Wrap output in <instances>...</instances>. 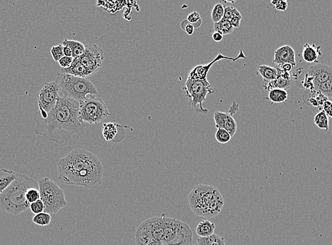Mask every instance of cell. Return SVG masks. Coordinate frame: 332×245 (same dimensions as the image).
<instances>
[{
  "label": "cell",
  "mask_w": 332,
  "mask_h": 245,
  "mask_svg": "<svg viewBox=\"0 0 332 245\" xmlns=\"http://www.w3.org/2000/svg\"><path fill=\"white\" fill-rule=\"evenodd\" d=\"M80 104L74 99L60 97L53 109L43 118L35 112V134L57 144L69 142L71 136L84 129V122L79 118Z\"/></svg>",
  "instance_id": "1"
},
{
  "label": "cell",
  "mask_w": 332,
  "mask_h": 245,
  "mask_svg": "<svg viewBox=\"0 0 332 245\" xmlns=\"http://www.w3.org/2000/svg\"><path fill=\"white\" fill-rule=\"evenodd\" d=\"M59 180L69 185L94 188L103 181L104 167L94 153L76 148L62 158L57 165Z\"/></svg>",
  "instance_id": "2"
},
{
  "label": "cell",
  "mask_w": 332,
  "mask_h": 245,
  "mask_svg": "<svg viewBox=\"0 0 332 245\" xmlns=\"http://www.w3.org/2000/svg\"><path fill=\"white\" fill-rule=\"evenodd\" d=\"M188 203L195 215L212 218L221 213L225 201L221 192L216 187L208 184H198L191 191Z\"/></svg>",
  "instance_id": "3"
},
{
  "label": "cell",
  "mask_w": 332,
  "mask_h": 245,
  "mask_svg": "<svg viewBox=\"0 0 332 245\" xmlns=\"http://www.w3.org/2000/svg\"><path fill=\"white\" fill-rule=\"evenodd\" d=\"M37 187L38 184L35 180L26 175L18 174L17 179L8 188L0 194V209L15 215L26 212L30 208V204L26 199V192L29 189Z\"/></svg>",
  "instance_id": "4"
},
{
  "label": "cell",
  "mask_w": 332,
  "mask_h": 245,
  "mask_svg": "<svg viewBox=\"0 0 332 245\" xmlns=\"http://www.w3.org/2000/svg\"><path fill=\"white\" fill-rule=\"evenodd\" d=\"M55 82L58 84L63 97L80 102L87 98V96H97V88L88 78L74 77L59 73Z\"/></svg>",
  "instance_id": "5"
},
{
  "label": "cell",
  "mask_w": 332,
  "mask_h": 245,
  "mask_svg": "<svg viewBox=\"0 0 332 245\" xmlns=\"http://www.w3.org/2000/svg\"><path fill=\"white\" fill-rule=\"evenodd\" d=\"M40 199L45 205V212L57 214L67 205L65 192L57 183L49 178H42L38 181Z\"/></svg>",
  "instance_id": "6"
},
{
  "label": "cell",
  "mask_w": 332,
  "mask_h": 245,
  "mask_svg": "<svg viewBox=\"0 0 332 245\" xmlns=\"http://www.w3.org/2000/svg\"><path fill=\"white\" fill-rule=\"evenodd\" d=\"M164 215V236L162 245H191L192 244L193 232L190 226L173 218Z\"/></svg>",
  "instance_id": "7"
},
{
  "label": "cell",
  "mask_w": 332,
  "mask_h": 245,
  "mask_svg": "<svg viewBox=\"0 0 332 245\" xmlns=\"http://www.w3.org/2000/svg\"><path fill=\"white\" fill-rule=\"evenodd\" d=\"M79 118L90 125H97L110 115L106 104L101 98L90 96L89 98L79 102Z\"/></svg>",
  "instance_id": "8"
},
{
  "label": "cell",
  "mask_w": 332,
  "mask_h": 245,
  "mask_svg": "<svg viewBox=\"0 0 332 245\" xmlns=\"http://www.w3.org/2000/svg\"><path fill=\"white\" fill-rule=\"evenodd\" d=\"M183 90L189 98V104L197 113L207 114L209 111L203 108V103L205 101L208 95L214 94V89L207 79L206 80H193L187 77L185 86Z\"/></svg>",
  "instance_id": "9"
},
{
  "label": "cell",
  "mask_w": 332,
  "mask_h": 245,
  "mask_svg": "<svg viewBox=\"0 0 332 245\" xmlns=\"http://www.w3.org/2000/svg\"><path fill=\"white\" fill-rule=\"evenodd\" d=\"M60 89L55 82L46 83L40 90L38 96V104L39 110L36 112L40 117L45 118L57 103Z\"/></svg>",
  "instance_id": "10"
},
{
  "label": "cell",
  "mask_w": 332,
  "mask_h": 245,
  "mask_svg": "<svg viewBox=\"0 0 332 245\" xmlns=\"http://www.w3.org/2000/svg\"><path fill=\"white\" fill-rule=\"evenodd\" d=\"M78 58L81 63L92 76L103 66L104 52L96 44H88L85 46V51L83 55Z\"/></svg>",
  "instance_id": "11"
},
{
  "label": "cell",
  "mask_w": 332,
  "mask_h": 245,
  "mask_svg": "<svg viewBox=\"0 0 332 245\" xmlns=\"http://www.w3.org/2000/svg\"><path fill=\"white\" fill-rule=\"evenodd\" d=\"M308 77L313 79V88L332 79V66L324 63H316L309 67L305 71Z\"/></svg>",
  "instance_id": "12"
},
{
  "label": "cell",
  "mask_w": 332,
  "mask_h": 245,
  "mask_svg": "<svg viewBox=\"0 0 332 245\" xmlns=\"http://www.w3.org/2000/svg\"><path fill=\"white\" fill-rule=\"evenodd\" d=\"M214 122H215L216 129H224L233 136L237 131V125L235 119L232 117V114L223 112L216 111L214 115Z\"/></svg>",
  "instance_id": "13"
},
{
  "label": "cell",
  "mask_w": 332,
  "mask_h": 245,
  "mask_svg": "<svg viewBox=\"0 0 332 245\" xmlns=\"http://www.w3.org/2000/svg\"><path fill=\"white\" fill-rule=\"evenodd\" d=\"M136 245H159L153 237L149 220L142 222L135 233Z\"/></svg>",
  "instance_id": "14"
},
{
  "label": "cell",
  "mask_w": 332,
  "mask_h": 245,
  "mask_svg": "<svg viewBox=\"0 0 332 245\" xmlns=\"http://www.w3.org/2000/svg\"><path fill=\"white\" fill-rule=\"evenodd\" d=\"M274 63L277 65L278 66L287 63L291 64L293 66H296V52L294 49L288 45L278 48L274 52Z\"/></svg>",
  "instance_id": "15"
},
{
  "label": "cell",
  "mask_w": 332,
  "mask_h": 245,
  "mask_svg": "<svg viewBox=\"0 0 332 245\" xmlns=\"http://www.w3.org/2000/svg\"><path fill=\"white\" fill-rule=\"evenodd\" d=\"M239 57L236 59L229 58L228 57H225V56L222 55L221 54H218V56L216 57L215 59L208 65H198V66H195L193 69H192L190 71L188 74L189 78L193 79V80H206L207 79L208 72H209V69L212 67V65L214 63H216V62L219 61V60H223V59H226V60H231L232 61H235L237 60Z\"/></svg>",
  "instance_id": "16"
},
{
  "label": "cell",
  "mask_w": 332,
  "mask_h": 245,
  "mask_svg": "<svg viewBox=\"0 0 332 245\" xmlns=\"http://www.w3.org/2000/svg\"><path fill=\"white\" fill-rule=\"evenodd\" d=\"M60 73L82 78H88L91 76L86 67L79 61V58H74L71 66L66 69H61Z\"/></svg>",
  "instance_id": "17"
},
{
  "label": "cell",
  "mask_w": 332,
  "mask_h": 245,
  "mask_svg": "<svg viewBox=\"0 0 332 245\" xmlns=\"http://www.w3.org/2000/svg\"><path fill=\"white\" fill-rule=\"evenodd\" d=\"M322 46H316L315 45H310L305 43L302 48V58L308 63H317V58L322 55L320 49Z\"/></svg>",
  "instance_id": "18"
},
{
  "label": "cell",
  "mask_w": 332,
  "mask_h": 245,
  "mask_svg": "<svg viewBox=\"0 0 332 245\" xmlns=\"http://www.w3.org/2000/svg\"><path fill=\"white\" fill-rule=\"evenodd\" d=\"M18 177V173L8 169H0V194L8 188Z\"/></svg>",
  "instance_id": "19"
},
{
  "label": "cell",
  "mask_w": 332,
  "mask_h": 245,
  "mask_svg": "<svg viewBox=\"0 0 332 245\" xmlns=\"http://www.w3.org/2000/svg\"><path fill=\"white\" fill-rule=\"evenodd\" d=\"M216 225L212 222L204 220L199 223L196 229V233L199 237H206L211 236L214 234Z\"/></svg>",
  "instance_id": "20"
},
{
  "label": "cell",
  "mask_w": 332,
  "mask_h": 245,
  "mask_svg": "<svg viewBox=\"0 0 332 245\" xmlns=\"http://www.w3.org/2000/svg\"><path fill=\"white\" fill-rule=\"evenodd\" d=\"M62 45L70 48L72 52V57L74 59L78 58L83 55L85 51V45L77 40L65 39Z\"/></svg>",
  "instance_id": "21"
},
{
  "label": "cell",
  "mask_w": 332,
  "mask_h": 245,
  "mask_svg": "<svg viewBox=\"0 0 332 245\" xmlns=\"http://www.w3.org/2000/svg\"><path fill=\"white\" fill-rule=\"evenodd\" d=\"M293 85H294L293 79H291V80H287V79L283 78V77L277 75V78L275 80L269 82V85H268L267 91H271V90L274 89V88H279V89H283L286 91V89L292 88Z\"/></svg>",
  "instance_id": "22"
},
{
  "label": "cell",
  "mask_w": 332,
  "mask_h": 245,
  "mask_svg": "<svg viewBox=\"0 0 332 245\" xmlns=\"http://www.w3.org/2000/svg\"><path fill=\"white\" fill-rule=\"evenodd\" d=\"M258 72L262 76L265 82H273L277 78L278 72L277 68L267 65H262L258 66Z\"/></svg>",
  "instance_id": "23"
},
{
  "label": "cell",
  "mask_w": 332,
  "mask_h": 245,
  "mask_svg": "<svg viewBox=\"0 0 332 245\" xmlns=\"http://www.w3.org/2000/svg\"><path fill=\"white\" fill-rule=\"evenodd\" d=\"M198 245H226L224 237L217 234H213L209 237H198L197 240Z\"/></svg>",
  "instance_id": "24"
},
{
  "label": "cell",
  "mask_w": 332,
  "mask_h": 245,
  "mask_svg": "<svg viewBox=\"0 0 332 245\" xmlns=\"http://www.w3.org/2000/svg\"><path fill=\"white\" fill-rule=\"evenodd\" d=\"M267 98L271 100L272 103H284L288 98V93L285 90L274 88V89L269 91Z\"/></svg>",
  "instance_id": "25"
},
{
  "label": "cell",
  "mask_w": 332,
  "mask_h": 245,
  "mask_svg": "<svg viewBox=\"0 0 332 245\" xmlns=\"http://www.w3.org/2000/svg\"><path fill=\"white\" fill-rule=\"evenodd\" d=\"M118 127L119 125H117V124L112 123V122L103 124L102 133H103V137L105 138L107 142H113L114 140L117 133V127Z\"/></svg>",
  "instance_id": "26"
},
{
  "label": "cell",
  "mask_w": 332,
  "mask_h": 245,
  "mask_svg": "<svg viewBox=\"0 0 332 245\" xmlns=\"http://www.w3.org/2000/svg\"><path fill=\"white\" fill-rule=\"evenodd\" d=\"M314 123L316 126L319 127L321 130H324L326 131L329 130V118L324 111H322L318 113L315 116Z\"/></svg>",
  "instance_id": "27"
},
{
  "label": "cell",
  "mask_w": 332,
  "mask_h": 245,
  "mask_svg": "<svg viewBox=\"0 0 332 245\" xmlns=\"http://www.w3.org/2000/svg\"><path fill=\"white\" fill-rule=\"evenodd\" d=\"M315 91L327 98H332V79L314 87Z\"/></svg>",
  "instance_id": "28"
},
{
  "label": "cell",
  "mask_w": 332,
  "mask_h": 245,
  "mask_svg": "<svg viewBox=\"0 0 332 245\" xmlns=\"http://www.w3.org/2000/svg\"><path fill=\"white\" fill-rule=\"evenodd\" d=\"M51 221H52V216L50 214L45 212L36 214L33 218V222L39 226H47L51 223Z\"/></svg>",
  "instance_id": "29"
},
{
  "label": "cell",
  "mask_w": 332,
  "mask_h": 245,
  "mask_svg": "<svg viewBox=\"0 0 332 245\" xmlns=\"http://www.w3.org/2000/svg\"><path fill=\"white\" fill-rule=\"evenodd\" d=\"M225 6L218 3L214 6L212 12V19L214 24L220 22L224 16Z\"/></svg>",
  "instance_id": "30"
},
{
  "label": "cell",
  "mask_w": 332,
  "mask_h": 245,
  "mask_svg": "<svg viewBox=\"0 0 332 245\" xmlns=\"http://www.w3.org/2000/svg\"><path fill=\"white\" fill-rule=\"evenodd\" d=\"M216 140L219 144H227L231 141L232 136L224 129H217L215 134Z\"/></svg>",
  "instance_id": "31"
},
{
  "label": "cell",
  "mask_w": 332,
  "mask_h": 245,
  "mask_svg": "<svg viewBox=\"0 0 332 245\" xmlns=\"http://www.w3.org/2000/svg\"><path fill=\"white\" fill-rule=\"evenodd\" d=\"M26 197L29 204L35 202V201L40 199L39 190L35 188V187L29 189L26 192Z\"/></svg>",
  "instance_id": "32"
},
{
  "label": "cell",
  "mask_w": 332,
  "mask_h": 245,
  "mask_svg": "<svg viewBox=\"0 0 332 245\" xmlns=\"http://www.w3.org/2000/svg\"><path fill=\"white\" fill-rule=\"evenodd\" d=\"M219 23L220 26H221L222 35H229V34H231L233 32L235 28L232 26V24H231V23L230 22L229 20L223 18Z\"/></svg>",
  "instance_id": "33"
},
{
  "label": "cell",
  "mask_w": 332,
  "mask_h": 245,
  "mask_svg": "<svg viewBox=\"0 0 332 245\" xmlns=\"http://www.w3.org/2000/svg\"><path fill=\"white\" fill-rule=\"evenodd\" d=\"M64 46L62 44L57 45L53 46L50 49V53L55 62L58 63L59 60L64 57L63 53Z\"/></svg>",
  "instance_id": "34"
},
{
  "label": "cell",
  "mask_w": 332,
  "mask_h": 245,
  "mask_svg": "<svg viewBox=\"0 0 332 245\" xmlns=\"http://www.w3.org/2000/svg\"><path fill=\"white\" fill-rule=\"evenodd\" d=\"M187 20L188 21L189 23H190L191 24L193 25L195 29L199 27V26L201 25V22H202V21H201V16H200L199 14L197 12H192L190 15H189L188 16H187Z\"/></svg>",
  "instance_id": "35"
},
{
  "label": "cell",
  "mask_w": 332,
  "mask_h": 245,
  "mask_svg": "<svg viewBox=\"0 0 332 245\" xmlns=\"http://www.w3.org/2000/svg\"><path fill=\"white\" fill-rule=\"evenodd\" d=\"M242 18H243V16H242L240 12L236 8H234L233 13H232V16L230 18L229 21L234 28H239Z\"/></svg>",
  "instance_id": "36"
},
{
  "label": "cell",
  "mask_w": 332,
  "mask_h": 245,
  "mask_svg": "<svg viewBox=\"0 0 332 245\" xmlns=\"http://www.w3.org/2000/svg\"><path fill=\"white\" fill-rule=\"evenodd\" d=\"M33 213L36 214L43 213L45 212V205L41 199L38 200L35 202L30 204V208Z\"/></svg>",
  "instance_id": "37"
},
{
  "label": "cell",
  "mask_w": 332,
  "mask_h": 245,
  "mask_svg": "<svg viewBox=\"0 0 332 245\" xmlns=\"http://www.w3.org/2000/svg\"><path fill=\"white\" fill-rule=\"evenodd\" d=\"M73 61H74V58L72 57L64 56L59 60L58 63L60 66H61L62 69H66V68H69L71 66Z\"/></svg>",
  "instance_id": "38"
},
{
  "label": "cell",
  "mask_w": 332,
  "mask_h": 245,
  "mask_svg": "<svg viewBox=\"0 0 332 245\" xmlns=\"http://www.w3.org/2000/svg\"><path fill=\"white\" fill-rule=\"evenodd\" d=\"M271 3L277 10L281 11V12H284L288 8V2L284 0H276V1H271Z\"/></svg>",
  "instance_id": "39"
},
{
  "label": "cell",
  "mask_w": 332,
  "mask_h": 245,
  "mask_svg": "<svg viewBox=\"0 0 332 245\" xmlns=\"http://www.w3.org/2000/svg\"><path fill=\"white\" fill-rule=\"evenodd\" d=\"M181 28L189 35H192L195 32V27H194L193 25L189 23L187 20H184L183 21L182 24H181Z\"/></svg>",
  "instance_id": "40"
},
{
  "label": "cell",
  "mask_w": 332,
  "mask_h": 245,
  "mask_svg": "<svg viewBox=\"0 0 332 245\" xmlns=\"http://www.w3.org/2000/svg\"><path fill=\"white\" fill-rule=\"evenodd\" d=\"M323 111L327 114V116L332 118V102L330 100H326L323 104Z\"/></svg>",
  "instance_id": "41"
},
{
  "label": "cell",
  "mask_w": 332,
  "mask_h": 245,
  "mask_svg": "<svg viewBox=\"0 0 332 245\" xmlns=\"http://www.w3.org/2000/svg\"><path fill=\"white\" fill-rule=\"evenodd\" d=\"M234 8L233 7H231V6H227V7H225V12H224V16L223 18L226 20H230V18L232 16V13H233Z\"/></svg>",
  "instance_id": "42"
},
{
  "label": "cell",
  "mask_w": 332,
  "mask_h": 245,
  "mask_svg": "<svg viewBox=\"0 0 332 245\" xmlns=\"http://www.w3.org/2000/svg\"><path fill=\"white\" fill-rule=\"evenodd\" d=\"M278 67H279V69H282V70L286 71V72H290V71L292 70L294 66H293L292 65H291V64L287 63L282 65V66H278Z\"/></svg>",
  "instance_id": "43"
},
{
  "label": "cell",
  "mask_w": 332,
  "mask_h": 245,
  "mask_svg": "<svg viewBox=\"0 0 332 245\" xmlns=\"http://www.w3.org/2000/svg\"><path fill=\"white\" fill-rule=\"evenodd\" d=\"M223 35H222L221 33H217V32H214L213 34H212V38H213V40L215 42H221L222 40H223Z\"/></svg>",
  "instance_id": "44"
},
{
  "label": "cell",
  "mask_w": 332,
  "mask_h": 245,
  "mask_svg": "<svg viewBox=\"0 0 332 245\" xmlns=\"http://www.w3.org/2000/svg\"><path fill=\"white\" fill-rule=\"evenodd\" d=\"M63 53L64 56H66V57H72V52H71L70 48L66 47V46H64Z\"/></svg>",
  "instance_id": "45"
},
{
  "label": "cell",
  "mask_w": 332,
  "mask_h": 245,
  "mask_svg": "<svg viewBox=\"0 0 332 245\" xmlns=\"http://www.w3.org/2000/svg\"><path fill=\"white\" fill-rule=\"evenodd\" d=\"M191 245H197V243H196V244H192Z\"/></svg>",
  "instance_id": "46"
},
{
  "label": "cell",
  "mask_w": 332,
  "mask_h": 245,
  "mask_svg": "<svg viewBox=\"0 0 332 245\" xmlns=\"http://www.w3.org/2000/svg\"></svg>",
  "instance_id": "47"
}]
</instances>
